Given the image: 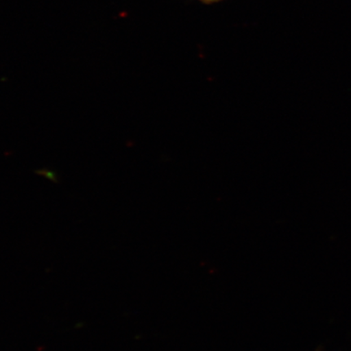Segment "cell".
<instances>
[{
  "label": "cell",
  "mask_w": 351,
  "mask_h": 351,
  "mask_svg": "<svg viewBox=\"0 0 351 351\" xmlns=\"http://www.w3.org/2000/svg\"><path fill=\"white\" fill-rule=\"evenodd\" d=\"M39 174H41L42 176H44V177H46L48 179H50L51 181L57 182V177L56 174L53 172V171H49L46 169H43L40 171H38L37 172Z\"/></svg>",
  "instance_id": "1"
},
{
  "label": "cell",
  "mask_w": 351,
  "mask_h": 351,
  "mask_svg": "<svg viewBox=\"0 0 351 351\" xmlns=\"http://www.w3.org/2000/svg\"><path fill=\"white\" fill-rule=\"evenodd\" d=\"M199 1L203 2L204 3L210 4V3H217L219 1H221V0H199Z\"/></svg>",
  "instance_id": "2"
}]
</instances>
